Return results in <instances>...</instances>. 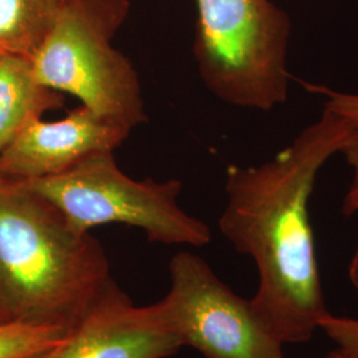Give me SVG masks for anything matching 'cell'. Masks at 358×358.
<instances>
[{
	"mask_svg": "<svg viewBox=\"0 0 358 358\" xmlns=\"http://www.w3.org/2000/svg\"><path fill=\"white\" fill-rule=\"evenodd\" d=\"M348 133L322 109L269 161L227 167L226 205L219 230L255 262L257 289L251 304L282 344H303L329 312L321 285L309 201L322 166L341 153Z\"/></svg>",
	"mask_w": 358,
	"mask_h": 358,
	"instance_id": "1",
	"label": "cell"
},
{
	"mask_svg": "<svg viewBox=\"0 0 358 358\" xmlns=\"http://www.w3.org/2000/svg\"><path fill=\"white\" fill-rule=\"evenodd\" d=\"M113 282L97 238L38 194L0 180V322L68 332Z\"/></svg>",
	"mask_w": 358,
	"mask_h": 358,
	"instance_id": "2",
	"label": "cell"
},
{
	"mask_svg": "<svg viewBox=\"0 0 358 358\" xmlns=\"http://www.w3.org/2000/svg\"><path fill=\"white\" fill-rule=\"evenodd\" d=\"M194 56L223 103L269 112L287 103L291 19L272 0H195Z\"/></svg>",
	"mask_w": 358,
	"mask_h": 358,
	"instance_id": "3",
	"label": "cell"
},
{
	"mask_svg": "<svg viewBox=\"0 0 358 358\" xmlns=\"http://www.w3.org/2000/svg\"><path fill=\"white\" fill-rule=\"evenodd\" d=\"M129 0H69L29 59L38 83L130 131L148 121L140 77L113 45Z\"/></svg>",
	"mask_w": 358,
	"mask_h": 358,
	"instance_id": "4",
	"label": "cell"
},
{
	"mask_svg": "<svg viewBox=\"0 0 358 358\" xmlns=\"http://www.w3.org/2000/svg\"><path fill=\"white\" fill-rule=\"evenodd\" d=\"M15 183L48 201L81 232L121 223L140 229L155 243L203 247L213 238L203 220L179 205L178 179L130 178L113 152L90 154L59 176Z\"/></svg>",
	"mask_w": 358,
	"mask_h": 358,
	"instance_id": "5",
	"label": "cell"
},
{
	"mask_svg": "<svg viewBox=\"0 0 358 358\" xmlns=\"http://www.w3.org/2000/svg\"><path fill=\"white\" fill-rule=\"evenodd\" d=\"M169 273L164 301L183 346L205 358H285L284 344L257 317L251 300L222 282L203 257L180 251Z\"/></svg>",
	"mask_w": 358,
	"mask_h": 358,
	"instance_id": "6",
	"label": "cell"
},
{
	"mask_svg": "<svg viewBox=\"0 0 358 358\" xmlns=\"http://www.w3.org/2000/svg\"><path fill=\"white\" fill-rule=\"evenodd\" d=\"M182 348L164 299L137 306L115 282L60 343L28 358H169Z\"/></svg>",
	"mask_w": 358,
	"mask_h": 358,
	"instance_id": "7",
	"label": "cell"
},
{
	"mask_svg": "<svg viewBox=\"0 0 358 358\" xmlns=\"http://www.w3.org/2000/svg\"><path fill=\"white\" fill-rule=\"evenodd\" d=\"M130 130L80 105L56 121L38 118L0 154V180L22 182L63 174L97 152H115Z\"/></svg>",
	"mask_w": 358,
	"mask_h": 358,
	"instance_id": "8",
	"label": "cell"
},
{
	"mask_svg": "<svg viewBox=\"0 0 358 358\" xmlns=\"http://www.w3.org/2000/svg\"><path fill=\"white\" fill-rule=\"evenodd\" d=\"M63 106L64 94L38 83L29 59L7 52L3 55L0 59V154L29 124Z\"/></svg>",
	"mask_w": 358,
	"mask_h": 358,
	"instance_id": "9",
	"label": "cell"
},
{
	"mask_svg": "<svg viewBox=\"0 0 358 358\" xmlns=\"http://www.w3.org/2000/svg\"><path fill=\"white\" fill-rule=\"evenodd\" d=\"M69 0H0V48L31 59Z\"/></svg>",
	"mask_w": 358,
	"mask_h": 358,
	"instance_id": "10",
	"label": "cell"
},
{
	"mask_svg": "<svg viewBox=\"0 0 358 358\" xmlns=\"http://www.w3.org/2000/svg\"><path fill=\"white\" fill-rule=\"evenodd\" d=\"M303 87L320 97L322 109L341 121L348 133L345 146L340 154L352 169V182L344 198L343 213L345 217H352L358 213V92H341L310 83H303Z\"/></svg>",
	"mask_w": 358,
	"mask_h": 358,
	"instance_id": "11",
	"label": "cell"
},
{
	"mask_svg": "<svg viewBox=\"0 0 358 358\" xmlns=\"http://www.w3.org/2000/svg\"><path fill=\"white\" fill-rule=\"evenodd\" d=\"M66 331L24 322H0V358H28L60 343Z\"/></svg>",
	"mask_w": 358,
	"mask_h": 358,
	"instance_id": "12",
	"label": "cell"
},
{
	"mask_svg": "<svg viewBox=\"0 0 358 358\" xmlns=\"http://www.w3.org/2000/svg\"><path fill=\"white\" fill-rule=\"evenodd\" d=\"M319 329L337 346V349L358 356V319L336 316L328 312L320 321Z\"/></svg>",
	"mask_w": 358,
	"mask_h": 358,
	"instance_id": "13",
	"label": "cell"
},
{
	"mask_svg": "<svg viewBox=\"0 0 358 358\" xmlns=\"http://www.w3.org/2000/svg\"><path fill=\"white\" fill-rule=\"evenodd\" d=\"M348 278L349 282L353 285V288L357 291L358 294V245L355 250V254L350 259L349 268H348Z\"/></svg>",
	"mask_w": 358,
	"mask_h": 358,
	"instance_id": "14",
	"label": "cell"
},
{
	"mask_svg": "<svg viewBox=\"0 0 358 358\" xmlns=\"http://www.w3.org/2000/svg\"><path fill=\"white\" fill-rule=\"evenodd\" d=\"M324 358H358V356H356V355H349V353H345V352H343V350L336 348L334 350H332L331 353H328Z\"/></svg>",
	"mask_w": 358,
	"mask_h": 358,
	"instance_id": "15",
	"label": "cell"
},
{
	"mask_svg": "<svg viewBox=\"0 0 358 358\" xmlns=\"http://www.w3.org/2000/svg\"><path fill=\"white\" fill-rule=\"evenodd\" d=\"M4 53H6V52L3 51V50H1V48H0V59H1V57H3V55H4Z\"/></svg>",
	"mask_w": 358,
	"mask_h": 358,
	"instance_id": "16",
	"label": "cell"
}]
</instances>
